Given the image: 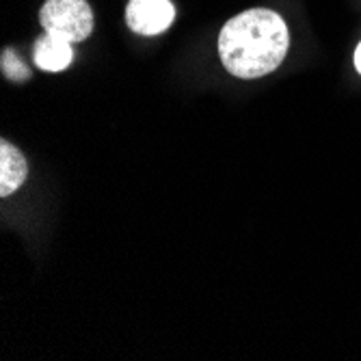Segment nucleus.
I'll list each match as a JSON object with an SVG mask.
<instances>
[{
	"mask_svg": "<svg viewBox=\"0 0 361 361\" xmlns=\"http://www.w3.org/2000/svg\"><path fill=\"white\" fill-rule=\"evenodd\" d=\"M39 20L46 32L70 44L87 39L93 30V11L87 0H48Z\"/></svg>",
	"mask_w": 361,
	"mask_h": 361,
	"instance_id": "2",
	"label": "nucleus"
},
{
	"mask_svg": "<svg viewBox=\"0 0 361 361\" xmlns=\"http://www.w3.org/2000/svg\"><path fill=\"white\" fill-rule=\"evenodd\" d=\"M176 18V9L169 0H130L126 9V22L139 35H158L167 30Z\"/></svg>",
	"mask_w": 361,
	"mask_h": 361,
	"instance_id": "3",
	"label": "nucleus"
},
{
	"mask_svg": "<svg viewBox=\"0 0 361 361\" xmlns=\"http://www.w3.org/2000/svg\"><path fill=\"white\" fill-rule=\"evenodd\" d=\"M32 59H35L37 68L44 72H63L70 68L74 50L70 42L50 35V32H44L35 42V48H32Z\"/></svg>",
	"mask_w": 361,
	"mask_h": 361,
	"instance_id": "4",
	"label": "nucleus"
},
{
	"mask_svg": "<svg viewBox=\"0 0 361 361\" xmlns=\"http://www.w3.org/2000/svg\"><path fill=\"white\" fill-rule=\"evenodd\" d=\"M355 68H357L359 74H361V44L357 46V52H355Z\"/></svg>",
	"mask_w": 361,
	"mask_h": 361,
	"instance_id": "7",
	"label": "nucleus"
},
{
	"mask_svg": "<svg viewBox=\"0 0 361 361\" xmlns=\"http://www.w3.org/2000/svg\"><path fill=\"white\" fill-rule=\"evenodd\" d=\"M290 46L283 18L271 9H249L229 20L219 35L221 63L238 78H259L279 68Z\"/></svg>",
	"mask_w": 361,
	"mask_h": 361,
	"instance_id": "1",
	"label": "nucleus"
},
{
	"mask_svg": "<svg viewBox=\"0 0 361 361\" xmlns=\"http://www.w3.org/2000/svg\"><path fill=\"white\" fill-rule=\"evenodd\" d=\"M28 176V165L26 158L9 145L7 141L0 143V195L7 197L13 190H18Z\"/></svg>",
	"mask_w": 361,
	"mask_h": 361,
	"instance_id": "5",
	"label": "nucleus"
},
{
	"mask_svg": "<svg viewBox=\"0 0 361 361\" xmlns=\"http://www.w3.org/2000/svg\"><path fill=\"white\" fill-rule=\"evenodd\" d=\"M0 68H3V74L9 80L22 82V80H28L30 78V70L26 68V63L11 48H7L3 52V59H0Z\"/></svg>",
	"mask_w": 361,
	"mask_h": 361,
	"instance_id": "6",
	"label": "nucleus"
}]
</instances>
